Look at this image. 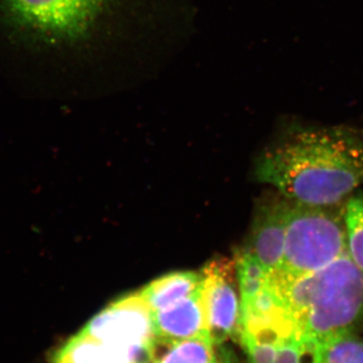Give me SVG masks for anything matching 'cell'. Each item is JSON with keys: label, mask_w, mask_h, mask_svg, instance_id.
<instances>
[{"label": "cell", "mask_w": 363, "mask_h": 363, "mask_svg": "<svg viewBox=\"0 0 363 363\" xmlns=\"http://www.w3.org/2000/svg\"><path fill=\"white\" fill-rule=\"evenodd\" d=\"M255 175L291 201L337 206L363 186V130L291 126L260 154Z\"/></svg>", "instance_id": "obj_1"}, {"label": "cell", "mask_w": 363, "mask_h": 363, "mask_svg": "<svg viewBox=\"0 0 363 363\" xmlns=\"http://www.w3.org/2000/svg\"><path fill=\"white\" fill-rule=\"evenodd\" d=\"M301 335L320 343L352 331L363 318V274L346 252L324 269L281 281L269 276Z\"/></svg>", "instance_id": "obj_2"}, {"label": "cell", "mask_w": 363, "mask_h": 363, "mask_svg": "<svg viewBox=\"0 0 363 363\" xmlns=\"http://www.w3.org/2000/svg\"><path fill=\"white\" fill-rule=\"evenodd\" d=\"M114 0H0V21L18 37L47 49L89 39Z\"/></svg>", "instance_id": "obj_3"}, {"label": "cell", "mask_w": 363, "mask_h": 363, "mask_svg": "<svg viewBox=\"0 0 363 363\" xmlns=\"http://www.w3.org/2000/svg\"><path fill=\"white\" fill-rule=\"evenodd\" d=\"M334 208L293 202L283 259L269 274L272 278L293 281L324 269L347 252L344 213Z\"/></svg>", "instance_id": "obj_4"}, {"label": "cell", "mask_w": 363, "mask_h": 363, "mask_svg": "<svg viewBox=\"0 0 363 363\" xmlns=\"http://www.w3.org/2000/svg\"><path fill=\"white\" fill-rule=\"evenodd\" d=\"M82 330L116 350L126 363L149 359L155 338L152 312L140 292L114 301Z\"/></svg>", "instance_id": "obj_5"}, {"label": "cell", "mask_w": 363, "mask_h": 363, "mask_svg": "<svg viewBox=\"0 0 363 363\" xmlns=\"http://www.w3.org/2000/svg\"><path fill=\"white\" fill-rule=\"evenodd\" d=\"M202 294L208 331L216 345L238 338L241 302L238 293L235 262L219 257L208 262L202 271Z\"/></svg>", "instance_id": "obj_6"}, {"label": "cell", "mask_w": 363, "mask_h": 363, "mask_svg": "<svg viewBox=\"0 0 363 363\" xmlns=\"http://www.w3.org/2000/svg\"><path fill=\"white\" fill-rule=\"evenodd\" d=\"M292 205L293 201L276 191L260 200L255 210L250 241L245 250L255 255L269 274L278 269L283 259Z\"/></svg>", "instance_id": "obj_7"}, {"label": "cell", "mask_w": 363, "mask_h": 363, "mask_svg": "<svg viewBox=\"0 0 363 363\" xmlns=\"http://www.w3.org/2000/svg\"><path fill=\"white\" fill-rule=\"evenodd\" d=\"M154 340L160 342L182 340L209 334L202 286L180 302L152 312Z\"/></svg>", "instance_id": "obj_8"}, {"label": "cell", "mask_w": 363, "mask_h": 363, "mask_svg": "<svg viewBox=\"0 0 363 363\" xmlns=\"http://www.w3.org/2000/svg\"><path fill=\"white\" fill-rule=\"evenodd\" d=\"M218 345L210 334L182 340L152 341L149 359L152 363H216Z\"/></svg>", "instance_id": "obj_9"}, {"label": "cell", "mask_w": 363, "mask_h": 363, "mask_svg": "<svg viewBox=\"0 0 363 363\" xmlns=\"http://www.w3.org/2000/svg\"><path fill=\"white\" fill-rule=\"evenodd\" d=\"M202 286V276L193 272H177L155 279L143 288V298L152 312L168 308L197 292Z\"/></svg>", "instance_id": "obj_10"}, {"label": "cell", "mask_w": 363, "mask_h": 363, "mask_svg": "<svg viewBox=\"0 0 363 363\" xmlns=\"http://www.w3.org/2000/svg\"><path fill=\"white\" fill-rule=\"evenodd\" d=\"M54 363L126 362L116 350L81 330L57 351Z\"/></svg>", "instance_id": "obj_11"}, {"label": "cell", "mask_w": 363, "mask_h": 363, "mask_svg": "<svg viewBox=\"0 0 363 363\" xmlns=\"http://www.w3.org/2000/svg\"><path fill=\"white\" fill-rule=\"evenodd\" d=\"M344 220L348 255L363 274V191H357L346 200Z\"/></svg>", "instance_id": "obj_12"}, {"label": "cell", "mask_w": 363, "mask_h": 363, "mask_svg": "<svg viewBox=\"0 0 363 363\" xmlns=\"http://www.w3.org/2000/svg\"><path fill=\"white\" fill-rule=\"evenodd\" d=\"M321 363H363V338L347 331L321 343Z\"/></svg>", "instance_id": "obj_13"}, {"label": "cell", "mask_w": 363, "mask_h": 363, "mask_svg": "<svg viewBox=\"0 0 363 363\" xmlns=\"http://www.w3.org/2000/svg\"><path fill=\"white\" fill-rule=\"evenodd\" d=\"M234 262L241 300L257 295L267 285L269 272L245 248L236 253Z\"/></svg>", "instance_id": "obj_14"}, {"label": "cell", "mask_w": 363, "mask_h": 363, "mask_svg": "<svg viewBox=\"0 0 363 363\" xmlns=\"http://www.w3.org/2000/svg\"><path fill=\"white\" fill-rule=\"evenodd\" d=\"M274 363H321V343L295 336L278 346Z\"/></svg>", "instance_id": "obj_15"}, {"label": "cell", "mask_w": 363, "mask_h": 363, "mask_svg": "<svg viewBox=\"0 0 363 363\" xmlns=\"http://www.w3.org/2000/svg\"><path fill=\"white\" fill-rule=\"evenodd\" d=\"M216 363H240L233 353L229 352L224 347H219L218 357Z\"/></svg>", "instance_id": "obj_16"}, {"label": "cell", "mask_w": 363, "mask_h": 363, "mask_svg": "<svg viewBox=\"0 0 363 363\" xmlns=\"http://www.w3.org/2000/svg\"><path fill=\"white\" fill-rule=\"evenodd\" d=\"M140 363H152V362H150V359H145V360H143V362H140Z\"/></svg>", "instance_id": "obj_17"}]
</instances>
